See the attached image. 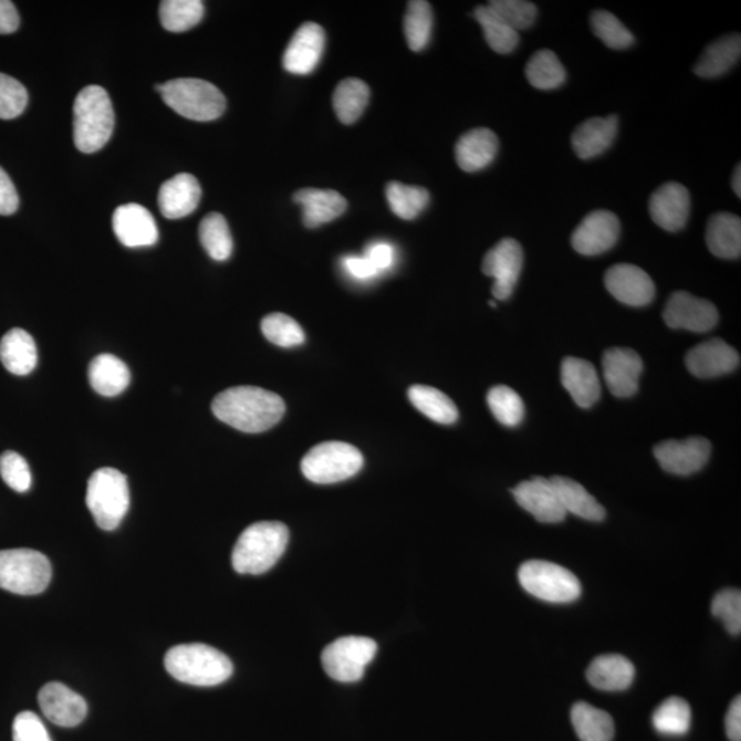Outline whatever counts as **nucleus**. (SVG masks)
Returning <instances> with one entry per match:
<instances>
[{"label":"nucleus","instance_id":"nucleus-1","mask_svg":"<svg viewBox=\"0 0 741 741\" xmlns=\"http://www.w3.org/2000/svg\"><path fill=\"white\" fill-rule=\"evenodd\" d=\"M212 410L226 425L239 431L264 432L286 413V404L276 393L254 386L231 387L215 397Z\"/></svg>","mask_w":741,"mask_h":741},{"label":"nucleus","instance_id":"nucleus-2","mask_svg":"<svg viewBox=\"0 0 741 741\" xmlns=\"http://www.w3.org/2000/svg\"><path fill=\"white\" fill-rule=\"evenodd\" d=\"M164 664L176 680L194 687L220 686L233 671L230 658L207 644H180L170 648Z\"/></svg>","mask_w":741,"mask_h":741},{"label":"nucleus","instance_id":"nucleus-3","mask_svg":"<svg viewBox=\"0 0 741 741\" xmlns=\"http://www.w3.org/2000/svg\"><path fill=\"white\" fill-rule=\"evenodd\" d=\"M289 529L281 522H258L239 535L232 551V566L239 574L267 573L282 557L289 544Z\"/></svg>","mask_w":741,"mask_h":741},{"label":"nucleus","instance_id":"nucleus-4","mask_svg":"<svg viewBox=\"0 0 741 741\" xmlns=\"http://www.w3.org/2000/svg\"><path fill=\"white\" fill-rule=\"evenodd\" d=\"M114 111L109 94L100 85L80 91L73 106V138L80 152L101 150L112 138Z\"/></svg>","mask_w":741,"mask_h":741},{"label":"nucleus","instance_id":"nucleus-5","mask_svg":"<svg viewBox=\"0 0 741 741\" xmlns=\"http://www.w3.org/2000/svg\"><path fill=\"white\" fill-rule=\"evenodd\" d=\"M156 90L165 104L192 122H213L226 112L227 102L212 83L199 79L170 80Z\"/></svg>","mask_w":741,"mask_h":741},{"label":"nucleus","instance_id":"nucleus-6","mask_svg":"<svg viewBox=\"0 0 741 741\" xmlns=\"http://www.w3.org/2000/svg\"><path fill=\"white\" fill-rule=\"evenodd\" d=\"M85 503L101 529L116 530L129 509L127 477L112 467L96 470L90 477Z\"/></svg>","mask_w":741,"mask_h":741},{"label":"nucleus","instance_id":"nucleus-7","mask_svg":"<svg viewBox=\"0 0 741 741\" xmlns=\"http://www.w3.org/2000/svg\"><path fill=\"white\" fill-rule=\"evenodd\" d=\"M364 458L351 443L328 441L316 445L301 461L302 474L311 482L328 484L349 480L361 472Z\"/></svg>","mask_w":741,"mask_h":741},{"label":"nucleus","instance_id":"nucleus-8","mask_svg":"<svg viewBox=\"0 0 741 741\" xmlns=\"http://www.w3.org/2000/svg\"><path fill=\"white\" fill-rule=\"evenodd\" d=\"M51 564L42 552L17 549L0 551V589L15 595H39L51 581Z\"/></svg>","mask_w":741,"mask_h":741},{"label":"nucleus","instance_id":"nucleus-9","mask_svg":"<svg viewBox=\"0 0 741 741\" xmlns=\"http://www.w3.org/2000/svg\"><path fill=\"white\" fill-rule=\"evenodd\" d=\"M522 588L549 603H572L581 596V584L570 570L545 561L523 563L518 573Z\"/></svg>","mask_w":741,"mask_h":741},{"label":"nucleus","instance_id":"nucleus-10","mask_svg":"<svg viewBox=\"0 0 741 741\" xmlns=\"http://www.w3.org/2000/svg\"><path fill=\"white\" fill-rule=\"evenodd\" d=\"M378 644L373 638L361 636L341 637L328 644L322 654L324 671L335 681L362 680L366 667L373 662Z\"/></svg>","mask_w":741,"mask_h":741},{"label":"nucleus","instance_id":"nucleus-11","mask_svg":"<svg viewBox=\"0 0 741 741\" xmlns=\"http://www.w3.org/2000/svg\"><path fill=\"white\" fill-rule=\"evenodd\" d=\"M523 249L515 239L505 238L484 255L482 271L493 278L492 293L495 300H509L514 293L523 268Z\"/></svg>","mask_w":741,"mask_h":741},{"label":"nucleus","instance_id":"nucleus-12","mask_svg":"<svg viewBox=\"0 0 741 741\" xmlns=\"http://www.w3.org/2000/svg\"><path fill=\"white\" fill-rule=\"evenodd\" d=\"M664 319L670 328L707 333L718 323V311L712 302L687 292H677L667 301Z\"/></svg>","mask_w":741,"mask_h":741},{"label":"nucleus","instance_id":"nucleus-13","mask_svg":"<svg viewBox=\"0 0 741 741\" xmlns=\"http://www.w3.org/2000/svg\"><path fill=\"white\" fill-rule=\"evenodd\" d=\"M662 469L675 476H691L703 469L711 455V443L702 437L683 441L660 442L654 449Z\"/></svg>","mask_w":741,"mask_h":741},{"label":"nucleus","instance_id":"nucleus-14","mask_svg":"<svg viewBox=\"0 0 741 741\" xmlns=\"http://www.w3.org/2000/svg\"><path fill=\"white\" fill-rule=\"evenodd\" d=\"M620 233L617 216L608 210H596L581 221L572 237L575 252L583 255H598L615 247Z\"/></svg>","mask_w":741,"mask_h":741},{"label":"nucleus","instance_id":"nucleus-15","mask_svg":"<svg viewBox=\"0 0 741 741\" xmlns=\"http://www.w3.org/2000/svg\"><path fill=\"white\" fill-rule=\"evenodd\" d=\"M604 284L615 299L629 306L651 304L657 289L651 276L641 268L632 264H618L609 268Z\"/></svg>","mask_w":741,"mask_h":741},{"label":"nucleus","instance_id":"nucleus-16","mask_svg":"<svg viewBox=\"0 0 741 741\" xmlns=\"http://www.w3.org/2000/svg\"><path fill=\"white\" fill-rule=\"evenodd\" d=\"M38 699L44 717L55 726L77 727L87 716L88 707L85 700L64 683H45L40 689Z\"/></svg>","mask_w":741,"mask_h":741},{"label":"nucleus","instance_id":"nucleus-17","mask_svg":"<svg viewBox=\"0 0 741 741\" xmlns=\"http://www.w3.org/2000/svg\"><path fill=\"white\" fill-rule=\"evenodd\" d=\"M113 231L124 247L148 248L158 242L157 222L145 207L127 203L114 210Z\"/></svg>","mask_w":741,"mask_h":741},{"label":"nucleus","instance_id":"nucleus-18","mask_svg":"<svg viewBox=\"0 0 741 741\" xmlns=\"http://www.w3.org/2000/svg\"><path fill=\"white\" fill-rule=\"evenodd\" d=\"M326 33L315 22H305L294 33L283 55V67L293 74H310L321 62Z\"/></svg>","mask_w":741,"mask_h":741},{"label":"nucleus","instance_id":"nucleus-19","mask_svg":"<svg viewBox=\"0 0 741 741\" xmlns=\"http://www.w3.org/2000/svg\"><path fill=\"white\" fill-rule=\"evenodd\" d=\"M649 213L655 225L669 232L682 230L691 213V196L687 187L670 181L653 194Z\"/></svg>","mask_w":741,"mask_h":741},{"label":"nucleus","instance_id":"nucleus-20","mask_svg":"<svg viewBox=\"0 0 741 741\" xmlns=\"http://www.w3.org/2000/svg\"><path fill=\"white\" fill-rule=\"evenodd\" d=\"M641 373V357L629 347H613L604 353V380L615 397L626 398L636 395Z\"/></svg>","mask_w":741,"mask_h":741},{"label":"nucleus","instance_id":"nucleus-21","mask_svg":"<svg viewBox=\"0 0 741 741\" xmlns=\"http://www.w3.org/2000/svg\"><path fill=\"white\" fill-rule=\"evenodd\" d=\"M512 494L516 503L541 523H559L567 515L551 481L543 477L519 483Z\"/></svg>","mask_w":741,"mask_h":741},{"label":"nucleus","instance_id":"nucleus-22","mask_svg":"<svg viewBox=\"0 0 741 741\" xmlns=\"http://www.w3.org/2000/svg\"><path fill=\"white\" fill-rule=\"evenodd\" d=\"M686 362L689 373L709 379L733 373L739 367L740 356L726 341L710 340L692 347Z\"/></svg>","mask_w":741,"mask_h":741},{"label":"nucleus","instance_id":"nucleus-23","mask_svg":"<svg viewBox=\"0 0 741 741\" xmlns=\"http://www.w3.org/2000/svg\"><path fill=\"white\" fill-rule=\"evenodd\" d=\"M201 196V186L196 176L179 174L159 188L158 208L164 218L173 220L186 218L198 208Z\"/></svg>","mask_w":741,"mask_h":741},{"label":"nucleus","instance_id":"nucleus-24","mask_svg":"<svg viewBox=\"0 0 741 741\" xmlns=\"http://www.w3.org/2000/svg\"><path fill=\"white\" fill-rule=\"evenodd\" d=\"M562 384L581 408L595 406L602 395L596 368L578 357H566L562 363Z\"/></svg>","mask_w":741,"mask_h":741},{"label":"nucleus","instance_id":"nucleus-25","mask_svg":"<svg viewBox=\"0 0 741 741\" xmlns=\"http://www.w3.org/2000/svg\"><path fill=\"white\" fill-rule=\"evenodd\" d=\"M498 152L499 138L493 131L471 129L456 145V163L465 173H478L494 161Z\"/></svg>","mask_w":741,"mask_h":741},{"label":"nucleus","instance_id":"nucleus-26","mask_svg":"<svg viewBox=\"0 0 741 741\" xmlns=\"http://www.w3.org/2000/svg\"><path fill=\"white\" fill-rule=\"evenodd\" d=\"M294 202L302 208V218L307 228H316L338 219L347 209V202L340 192L304 188L294 194Z\"/></svg>","mask_w":741,"mask_h":741},{"label":"nucleus","instance_id":"nucleus-27","mask_svg":"<svg viewBox=\"0 0 741 741\" xmlns=\"http://www.w3.org/2000/svg\"><path fill=\"white\" fill-rule=\"evenodd\" d=\"M618 131V117H595L580 125L574 131L572 144L581 159L601 156L613 145Z\"/></svg>","mask_w":741,"mask_h":741},{"label":"nucleus","instance_id":"nucleus-28","mask_svg":"<svg viewBox=\"0 0 741 741\" xmlns=\"http://www.w3.org/2000/svg\"><path fill=\"white\" fill-rule=\"evenodd\" d=\"M706 242L718 259L734 260L741 254V220L739 216L721 212L707 222Z\"/></svg>","mask_w":741,"mask_h":741},{"label":"nucleus","instance_id":"nucleus-29","mask_svg":"<svg viewBox=\"0 0 741 741\" xmlns=\"http://www.w3.org/2000/svg\"><path fill=\"white\" fill-rule=\"evenodd\" d=\"M635 666L620 655H602L588 667L586 677L601 691H625L635 680Z\"/></svg>","mask_w":741,"mask_h":741},{"label":"nucleus","instance_id":"nucleus-30","mask_svg":"<svg viewBox=\"0 0 741 741\" xmlns=\"http://www.w3.org/2000/svg\"><path fill=\"white\" fill-rule=\"evenodd\" d=\"M0 362L14 375L31 374L38 364L35 341L22 328L10 330L0 341Z\"/></svg>","mask_w":741,"mask_h":741},{"label":"nucleus","instance_id":"nucleus-31","mask_svg":"<svg viewBox=\"0 0 741 741\" xmlns=\"http://www.w3.org/2000/svg\"><path fill=\"white\" fill-rule=\"evenodd\" d=\"M550 481L566 514L570 512V514L592 522H601L606 518V510L583 484L564 477H554Z\"/></svg>","mask_w":741,"mask_h":741},{"label":"nucleus","instance_id":"nucleus-32","mask_svg":"<svg viewBox=\"0 0 741 741\" xmlns=\"http://www.w3.org/2000/svg\"><path fill=\"white\" fill-rule=\"evenodd\" d=\"M91 387L101 396L114 397L122 395L131 382L127 364L113 355H100L88 367Z\"/></svg>","mask_w":741,"mask_h":741},{"label":"nucleus","instance_id":"nucleus-33","mask_svg":"<svg viewBox=\"0 0 741 741\" xmlns=\"http://www.w3.org/2000/svg\"><path fill=\"white\" fill-rule=\"evenodd\" d=\"M741 55V38L739 33L718 39L711 43L700 56L693 72L699 77L714 79L726 74L738 64Z\"/></svg>","mask_w":741,"mask_h":741},{"label":"nucleus","instance_id":"nucleus-34","mask_svg":"<svg viewBox=\"0 0 741 741\" xmlns=\"http://www.w3.org/2000/svg\"><path fill=\"white\" fill-rule=\"evenodd\" d=\"M410 404L427 416V418L440 425H453L459 419L458 407L447 395L436 387L415 385L408 390Z\"/></svg>","mask_w":741,"mask_h":741},{"label":"nucleus","instance_id":"nucleus-35","mask_svg":"<svg viewBox=\"0 0 741 741\" xmlns=\"http://www.w3.org/2000/svg\"><path fill=\"white\" fill-rule=\"evenodd\" d=\"M369 88L363 80L345 79L336 85L333 96L334 111L340 122L355 124L369 102Z\"/></svg>","mask_w":741,"mask_h":741},{"label":"nucleus","instance_id":"nucleus-36","mask_svg":"<svg viewBox=\"0 0 741 741\" xmlns=\"http://www.w3.org/2000/svg\"><path fill=\"white\" fill-rule=\"evenodd\" d=\"M572 722L581 741H612L615 727L608 712L598 710L589 703H575Z\"/></svg>","mask_w":741,"mask_h":741},{"label":"nucleus","instance_id":"nucleus-37","mask_svg":"<svg viewBox=\"0 0 741 741\" xmlns=\"http://www.w3.org/2000/svg\"><path fill=\"white\" fill-rule=\"evenodd\" d=\"M528 82L539 90H556L566 82L567 73L554 51L540 50L529 60L526 70Z\"/></svg>","mask_w":741,"mask_h":741},{"label":"nucleus","instance_id":"nucleus-38","mask_svg":"<svg viewBox=\"0 0 741 741\" xmlns=\"http://www.w3.org/2000/svg\"><path fill=\"white\" fill-rule=\"evenodd\" d=\"M199 239L210 259L226 261L231 258L233 242L225 216L215 212L205 216L199 225Z\"/></svg>","mask_w":741,"mask_h":741},{"label":"nucleus","instance_id":"nucleus-39","mask_svg":"<svg viewBox=\"0 0 741 741\" xmlns=\"http://www.w3.org/2000/svg\"><path fill=\"white\" fill-rule=\"evenodd\" d=\"M386 198L392 212L404 220H414L430 202V194L424 187L407 186L390 181L386 187Z\"/></svg>","mask_w":741,"mask_h":741},{"label":"nucleus","instance_id":"nucleus-40","mask_svg":"<svg viewBox=\"0 0 741 741\" xmlns=\"http://www.w3.org/2000/svg\"><path fill=\"white\" fill-rule=\"evenodd\" d=\"M205 6L201 0H164L159 6V20L165 30L180 33L202 21Z\"/></svg>","mask_w":741,"mask_h":741},{"label":"nucleus","instance_id":"nucleus-41","mask_svg":"<svg viewBox=\"0 0 741 741\" xmlns=\"http://www.w3.org/2000/svg\"><path fill=\"white\" fill-rule=\"evenodd\" d=\"M692 722L691 707L681 698H670L655 710L654 728L666 737H683Z\"/></svg>","mask_w":741,"mask_h":741},{"label":"nucleus","instance_id":"nucleus-42","mask_svg":"<svg viewBox=\"0 0 741 741\" xmlns=\"http://www.w3.org/2000/svg\"><path fill=\"white\" fill-rule=\"evenodd\" d=\"M435 24L431 4L425 0H413L408 3L404 32H406L409 49L421 51L429 44Z\"/></svg>","mask_w":741,"mask_h":741},{"label":"nucleus","instance_id":"nucleus-43","mask_svg":"<svg viewBox=\"0 0 741 741\" xmlns=\"http://www.w3.org/2000/svg\"><path fill=\"white\" fill-rule=\"evenodd\" d=\"M474 17L483 31L489 48L499 54H510L518 48L519 35L505 22L489 10L488 6H478Z\"/></svg>","mask_w":741,"mask_h":741},{"label":"nucleus","instance_id":"nucleus-44","mask_svg":"<svg viewBox=\"0 0 741 741\" xmlns=\"http://www.w3.org/2000/svg\"><path fill=\"white\" fill-rule=\"evenodd\" d=\"M488 404L495 419L507 427H516L524 418L521 396L509 386H495L488 393Z\"/></svg>","mask_w":741,"mask_h":741},{"label":"nucleus","instance_id":"nucleus-45","mask_svg":"<svg viewBox=\"0 0 741 741\" xmlns=\"http://www.w3.org/2000/svg\"><path fill=\"white\" fill-rule=\"evenodd\" d=\"M593 33L613 50L629 49L635 44V36L617 17L606 10H596L591 17Z\"/></svg>","mask_w":741,"mask_h":741},{"label":"nucleus","instance_id":"nucleus-46","mask_svg":"<svg viewBox=\"0 0 741 741\" xmlns=\"http://www.w3.org/2000/svg\"><path fill=\"white\" fill-rule=\"evenodd\" d=\"M261 332L273 345L281 347L300 346L306 340L300 324L284 313H271L262 319Z\"/></svg>","mask_w":741,"mask_h":741},{"label":"nucleus","instance_id":"nucleus-47","mask_svg":"<svg viewBox=\"0 0 741 741\" xmlns=\"http://www.w3.org/2000/svg\"><path fill=\"white\" fill-rule=\"evenodd\" d=\"M487 6L494 15L516 32L528 30L538 20V8L524 0H492Z\"/></svg>","mask_w":741,"mask_h":741},{"label":"nucleus","instance_id":"nucleus-48","mask_svg":"<svg viewBox=\"0 0 741 741\" xmlns=\"http://www.w3.org/2000/svg\"><path fill=\"white\" fill-rule=\"evenodd\" d=\"M28 91L19 80L0 73V118L13 119L27 109Z\"/></svg>","mask_w":741,"mask_h":741},{"label":"nucleus","instance_id":"nucleus-49","mask_svg":"<svg viewBox=\"0 0 741 741\" xmlns=\"http://www.w3.org/2000/svg\"><path fill=\"white\" fill-rule=\"evenodd\" d=\"M0 476L9 488L15 492L24 493L30 490L32 476L30 466L20 453L8 450L0 456Z\"/></svg>","mask_w":741,"mask_h":741},{"label":"nucleus","instance_id":"nucleus-50","mask_svg":"<svg viewBox=\"0 0 741 741\" xmlns=\"http://www.w3.org/2000/svg\"><path fill=\"white\" fill-rule=\"evenodd\" d=\"M711 612L722 620L731 635L741 632V593L738 589H726L717 593L711 604Z\"/></svg>","mask_w":741,"mask_h":741},{"label":"nucleus","instance_id":"nucleus-51","mask_svg":"<svg viewBox=\"0 0 741 741\" xmlns=\"http://www.w3.org/2000/svg\"><path fill=\"white\" fill-rule=\"evenodd\" d=\"M14 741H51L48 729L32 711H22L13 723Z\"/></svg>","mask_w":741,"mask_h":741},{"label":"nucleus","instance_id":"nucleus-52","mask_svg":"<svg viewBox=\"0 0 741 741\" xmlns=\"http://www.w3.org/2000/svg\"><path fill=\"white\" fill-rule=\"evenodd\" d=\"M370 264L375 268L378 273L390 270L393 264H395V248L392 244L386 242H375L369 244L364 254Z\"/></svg>","mask_w":741,"mask_h":741},{"label":"nucleus","instance_id":"nucleus-53","mask_svg":"<svg viewBox=\"0 0 741 741\" xmlns=\"http://www.w3.org/2000/svg\"><path fill=\"white\" fill-rule=\"evenodd\" d=\"M20 199L10 176L0 168V216H10L19 209Z\"/></svg>","mask_w":741,"mask_h":741},{"label":"nucleus","instance_id":"nucleus-54","mask_svg":"<svg viewBox=\"0 0 741 741\" xmlns=\"http://www.w3.org/2000/svg\"><path fill=\"white\" fill-rule=\"evenodd\" d=\"M342 264H344L345 271L357 281H369V279L379 275L378 271L364 255L362 258L361 255H349L342 261Z\"/></svg>","mask_w":741,"mask_h":741},{"label":"nucleus","instance_id":"nucleus-55","mask_svg":"<svg viewBox=\"0 0 741 741\" xmlns=\"http://www.w3.org/2000/svg\"><path fill=\"white\" fill-rule=\"evenodd\" d=\"M20 27V15L9 0H0V35L14 33Z\"/></svg>","mask_w":741,"mask_h":741},{"label":"nucleus","instance_id":"nucleus-56","mask_svg":"<svg viewBox=\"0 0 741 741\" xmlns=\"http://www.w3.org/2000/svg\"><path fill=\"white\" fill-rule=\"evenodd\" d=\"M727 734L729 740L741 741V699L738 697L729 707L727 714Z\"/></svg>","mask_w":741,"mask_h":741},{"label":"nucleus","instance_id":"nucleus-57","mask_svg":"<svg viewBox=\"0 0 741 741\" xmlns=\"http://www.w3.org/2000/svg\"><path fill=\"white\" fill-rule=\"evenodd\" d=\"M741 168L740 165H738V168L734 169L733 178H732V187L734 194L740 198L741 197Z\"/></svg>","mask_w":741,"mask_h":741},{"label":"nucleus","instance_id":"nucleus-58","mask_svg":"<svg viewBox=\"0 0 741 741\" xmlns=\"http://www.w3.org/2000/svg\"><path fill=\"white\" fill-rule=\"evenodd\" d=\"M489 305L492 307H495V302L494 301H489Z\"/></svg>","mask_w":741,"mask_h":741}]
</instances>
